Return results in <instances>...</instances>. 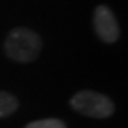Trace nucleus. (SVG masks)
Here are the masks:
<instances>
[{
  "mask_svg": "<svg viewBox=\"0 0 128 128\" xmlns=\"http://www.w3.org/2000/svg\"><path fill=\"white\" fill-rule=\"evenodd\" d=\"M5 54L17 63H30L39 56L42 50V38L28 28L12 29L4 43Z\"/></svg>",
  "mask_w": 128,
  "mask_h": 128,
  "instance_id": "f257e3e1",
  "label": "nucleus"
},
{
  "mask_svg": "<svg viewBox=\"0 0 128 128\" xmlns=\"http://www.w3.org/2000/svg\"><path fill=\"white\" fill-rule=\"evenodd\" d=\"M76 112L94 119H107L115 112V104L107 96L94 90H80L69 101Z\"/></svg>",
  "mask_w": 128,
  "mask_h": 128,
  "instance_id": "f03ea898",
  "label": "nucleus"
},
{
  "mask_svg": "<svg viewBox=\"0 0 128 128\" xmlns=\"http://www.w3.org/2000/svg\"><path fill=\"white\" fill-rule=\"evenodd\" d=\"M93 22L98 38L104 43H114L120 37V29L114 13L106 5H98L94 9Z\"/></svg>",
  "mask_w": 128,
  "mask_h": 128,
  "instance_id": "7ed1b4c3",
  "label": "nucleus"
},
{
  "mask_svg": "<svg viewBox=\"0 0 128 128\" xmlns=\"http://www.w3.org/2000/svg\"><path fill=\"white\" fill-rule=\"evenodd\" d=\"M20 107L18 98L5 90H0V119L13 115Z\"/></svg>",
  "mask_w": 128,
  "mask_h": 128,
  "instance_id": "20e7f679",
  "label": "nucleus"
},
{
  "mask_svg": "<svg viewBox=\"0 0 128 128\" xmlns=\"http://www.w3.org/2000/svg\"><path fill=\"white\" fill-rule=\"evenodd\" d=\"M25 128H67V124L63 120L56 118H48V119H40L30 122L25 126Z\"/></svg>",
  "mask_w": 128,
  "mask_h": 128,
  "instance_id": "39448f33",
  "label": "nucleus"
}]
</instances>
